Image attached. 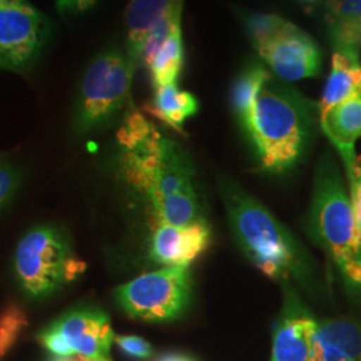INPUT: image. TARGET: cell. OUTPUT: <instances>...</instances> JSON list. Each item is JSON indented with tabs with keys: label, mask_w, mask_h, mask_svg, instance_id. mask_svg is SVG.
I'll return each mask as SVG.
<instances>
[{
	"label": "cell",
	"mask_w": 361,
	"mask_h": 361,
	"mask_svg": "<svg viewBox=\"0 0 361 361\" xmlns=\"http://www.w3.org/2000/svg\"><path fill=\"white\" fill-rule=\"evenodd\" d=\"M119 170L155 213L169 198L195 190L194 166L180 143L131 109L116 133Z\"/></svg>",
	"instance_id": "obj_1"
},
{
	"label": "cell",
	"mask_w": 361,
	"mask_h": 361,
	"mask_svg": "<svg viewBox=\"0 0 361 361\" xmlns=\"http://www.w3.org/2000/svg\"><path fill=\"white\" fill-rule=\"evenodd\" d=\"M320 123L319 104L271 78L258 95L246 130L261 166L284 173L307 154Z\"/></svg>",
	"instance_id": "obj_2"
},
{
	"label": "cell",
	"mask_w": 361,
	"mask_h": 361,
	"mask_svg": "<svg viewBox=\"0 0 361 361\" xmlns=\"http://www.w3.org/2000/svg\"><path fill=\"white\" fill-rule=\"evenodd\" d=\"M222 195L238 245L259 271L274 280L300 279L307 271L296 240L256 198L225 183Z\"/></svg>",
	"instance_id": "obj_3"
},
{
	"label": "cell",
	"mask_w": 361,
	"mask_h": 361,
	"mask_svg": "<svg viewBox=\"0 0 361 361\" xmlns=\"http://www.w3.org/2000/svg\"><path fill=\"white\" fill-rule=\"evenodd\" d=\"M310 219L337 268L352 284L361 286V232L343 177L329 157L317 168Z\"/></svg>",
	"instance_id": "obj_4"
},
{
	"label": "cell",
	"mask_w": 361,
	"mask_h": 361,
	"mask_svg": "<svg viewBox=\"0 0 361 361\" xmlns=\"http://www.w3.org/2000/svg\"><path fill=\"white\" fill-rule=\"evenodd\" d=\"M137 66L121 51H107L89 66L77 104V129H98L114 119L130 104L133 75Z\"/></svg>",
	"instance_id": "obj_5"
},
{
	"label": "cell",
	"mask_w": 361,
	"mask_h": 361,
	"mask_svg": "<svg viewBox=\"0 0 361 361\" xmlns=\"http://www.w3.org/2000/svg\"><path fill=\"white\" fill-rule=\"evenodd\" d=\"M85 262L73 256L65 237L52 228L27 233L15 253L16 276L31 296L50 295L85 271Z\"/></svg>",
	"instance_id": "obj_6"
},
{
	"label": "cell",
	"mask_w": 361,
	"mask_h": 361,
	"mask_svg": "<svg viewBox=\"0 0 361 361\" xmlns=\"http://www.w3.org/2000/svg\"><path fill=\"white\" fill-rule=\"evenodd\" d=\"M116 300L134 319L169 322L178 317L192 296L189 268L166 267L116 288Z\"/></svg>",
	"instance_id": "obj_7"
},
{
	"label": "cell",
	"mask_w": 361,
	"mask_h": 361,
	"mask_svg": "<svg viewBox=\"0 0 361 361\" xmlns=\"http://www.w3.org/2000/svg\"><path fill=\"white\" fill-rule=\"evenodd\" d=\"M114 340L109 316L95 308L71 310L39 334L40 344L56 357L110 360Z\"/></svg>",
	"instance_id": "obj_8"
},
{
	"label": "cell",
	"mask_w": 361,
	"mask_h": 361,
	"mask_svg": "<svg viewBox=\"0 0 361 361\" xmlns=\"http://www.w3.org/2000/svg\"><path fill=\"white\" fill-rule=\"evenodd\" d=\"M46 16L27 0H0V67L23 70L49 38Z\"/></svg>",
	"instance_id": "obj_9"
},
{
	"label": "cell",
	"mask_w": 361,
	"mask_h": 361,
	"mask_svg": "<svg viewBox=\"0 0 361 361\" xmlns=\"http://www.w3.org/2000/svg\"><path fill=\"white\" fill-rule=\"evenodd\" d=\"M257 52L271 71L284 82L316 78L322 73L323 52L319 44L290 22L269 44Z\"/></svg>",
	"instance_id": "obj_10"
},
{
	"label": "cell",
	"mask_w": 361,
	"mask_h": 361,
	"mask_svg": "<svg viewBox=\"0 0 361 361\" xmlns=\"http://www.w3.org/2000/svg\"><path fill=\"white\" fill-rule=\"evenodd\" d=\"M210 238L212 234L207 221L188 226L155 221L150 257L161 265L188 268L207 250Z\"/></svg>",
	"instance_id": "obj_11"
},
{
	"label": "cell",
	"mask_w": 361,
	"mask_h": 361,
	"mask_svg": "<svg viewBox=\"0 0 361 361\" xmlns=\"http://www.w3.org/2000/svg\"><path fill=\"white\" fill-rule=\"evenodd\" d=\"M320 128L338 152L352 182L360 170L355 146L361 138V92L322 113Z\"/></svg>",
	"instance_id": "obj_12"
},
{
	"label": "cell",
	"mask_w": 361,
	"mask_h": 361,
	"mask_svg": "<svg viewBox=\"0 0 361 361\" xmlns=\"http://www.w3.org/2000/svg\"><path fill=\"white\" fill-rule=\"evenodd\" d=\"M317 325L307 313H288L274 331L271 361H314Z\"/></svg>",
	"instance_id": "obj_13"
},
{
	"label": "cell",
	"mask_w": 361,
	"mask_h": 361,
	"mask_svg": "<svg viewBox=\"0 0 361 361\" xmlns=\"http://www.w3.org/2000/svg\"><path fill=\"white\" fill-rule=\"evenodd\" d=\"M314 361H361V325L349 320L319 323Z\"/></svg>",
	"instance_id": "obj_14"
},
{
	"label": "cell",
	"mask_w": 361,
	"mask_h": 361,
	"mask_svg": "<svg viewBox=\"0 0 361 361\" xmlns=\"http://www.w3.org/2000/svg\"><path fill=\"white\" fill-rule=\"evenodd\" d=\"M183 0H130L126 10L128 56L140 67V59L145 40L169 13Z\"/></svg>",
	"instance_id": "obj_15"
},
{
	"label": "cell",
	"mask_w": 361,
	"mask_h": 361,
	"mask_svg": "<svg viewBox=\"0 0 361 361\" xmlns=\"http://www.w3.org/2000/svg\"><path fill=\"white\" fill-rule=\"evenodd\" d=\"M359 92H361L359 51L336 50L332 56V67L325 83L323 98L319 104L320 114Z\"/></svg>",
	"instance_id": "obj_16"
},
{
	"label": "cell",
	"mask_w": 361,
	"mask_h": 361,
	"mask_svg": "<svg viewBox=\"0 0 361 361\" xmlns=\"http://www.w3.org/2000/svg\"><path fill=\"white\" fill-rule=\"evenodd\" d=\"M152 104L146 111L162 121L169 128L182 133L185 122L198 111V101L192 92L180 90L177 83L154 89Z\"/></svg>",
	"instance_id": "obj_17"
},
{
	"label": "cell",
	"mask_w": 361,
	"mask_h": 361,
	"mask_svg": "<svg viewBox=\"0 0 361 361\" xmlns=\"http://www.w3.org/2000/svg\"><path fill=\"white\" fill-rule=\"evenodd\" d=\"M271 78L265 66L255 62L246 65L233 82L231 104L240 126L245 131L250 125L261 89Z\"/></svg>",
	"instance_id": "obj_18"
},
{
	"label": "cell",
	"mask_w": 361,
	"mask_h": 361,
	"mask_svg": "<svg viewBox=\"0 0 361 361\" xmlns=\"http://www.w3.org/2000/svg\"><path fill=\"white\" fill-rule=\"evenodd\" d=\"M182 65H183V43H182V30L180 26L170 34V37L165 40V43L155 54L150 65L147 66L154 89L166 86L170 83H177Z\"/></svg>",
	"instance_id": "obj_19"
},
{
	"label": "cell",
	"mask_w": 361,
	"mask_h": 361,
	"mask_svg": "<svg viewBox=\"0 0 361 361\" xmlns=\"http://www.w3.org/2000/svg\"><path fill=\"white\" fill-rule=\"evenodd\" d=\"M241 20L256 50L269 44L288 23L284 18L273 13H243Z\"/></svg>",
	"instance_id": "obj_20"
},
{
	"label": "cell",
	"mask_w": 361,
	"mask_h": 361,
	"mask_svg": "<svg viewBox=\"0 0 361 361\" xmlns=\"http://www.w3.org/2000/svg\"><path fill=\"white\" fill-rule=\"evenodd\" d=\"M182 4H178L171 13H169L157 26L152 30L149 37L145 40L140 66L147 68L155 54L159 50V47L165 43V40L170 37V34L180 26V18H182Z\"/></svg>",
	"instance_id": "obj_21"
},
{
	"label": "cell",
	"mask_w": 361,
	"mask_h": 361,
	"mask_svg": "<svg viewBox=\"0 0 361 361\" xmlns=\"http://www.w3.org/2000/svg\"><path fill=\"white\" fill-rule=\"evenodd\" d=\"M26 325V314L18 305H10L0 314V361L13 348Z\"/></svg>",
	"instance_id": "obj_22"
},
{
	"label": "cell",
	"mask_w": 361,
	"mask_h": 361,
	"mask_svg": "<svg viewBox=\"0 0 361 361\" xmlns=\"http://www.w3.org/2000/svg\"><path fill=\"white\" fill-rule=\"evenodd\" d=\"M329 32L336 50L359 51L361 46V18L331 22Z\"/></svg>",
	"instance_id": "obj_23"
},
{
	"label": "cell",
	"mask_w": 361,
	"mask_h": 361,
	"mask_svg": "<svg viewBox=\"0 0 361 361\" xmlns=\"http://www.w3.org/2000/svg\"><path fill=\"white\" fill-rule=\"evenodd\" d=\"M116 345L119 349L131 357L135 359H149L153 356V348L142 337L138 336H116Z\"/></svg>",
	"instance_id": "obj_24"
},
{
	"label": "cell",
	"mask_w": 361,
	"mask_h": 361,
	"mask_svg": "<svg viewBox=\"0 0 361 361\" xmlns=\"http://www.w3.org/2000/svg\"><path fill=\"white\" fill-rule=\"evenodd\" d=\"M361 18V0H334L329 7L328 23Z\"/></svg>",
	"instance_id": "obj_25"
},
{
	"label": "cell",
	"mask_w": 361,
	"mask_h": 361,
	"mask_svg": "<svg viewBox=\"0 0 361 361\" xmlns=\"http://www.w3.org/2000/svg\"><path fill=\"white\" fill-rule=\"evenodd\" d=\"M16 186V174L13 169L0 162V207H3Z\"/></svg>",
	"instance_id": "obj_26"
},
{
	"label": "cell",
	"mask_w": 361,
	"mask_h": 361,
	"mask_svg": "<svg viewBox=\"0 0 361 361\" xmlns=\"http://www.w3.org/2000/svg\"><path fill=\"white\" fill-rule=\"evenodd\" d=\"M349 190H350V204H352V209L355 213V217L357 221L359 229L361 232V166L356 178L349 182Z\"/></svg>",
	"instance_id": "obj_27"
},
{
	"label": "cell",
	"mask_w": 361,
	"mask_h": 361,
	"mask_svg": "<svg viewBox=\"0 0 361 361\" xmlns=\"http://www.w3.org/2000/svg\"><path fill=\"white\" fill-rule=\"evenodd\" d=\"M97 0H58V10L62 13H78L87 11Z\"/></svg>",
	"instance_id": "obj_28"
},
{
	"label": "cell",
	"mask_w": 361,
	"mask_h": 361,
	"mask_svg": "<svg viewBox=\"0 0 361 361\" xmlns=\"http://www.w3.org/2000/svg\"><path fill=\"white\" fill-rule=\"evenodd\" d=\"M52 361H110V360H92L87 357H82V356H71V357H58Z\"/></svg>",
	"instance_id": "obj_29"
},
{
	"label": "cell",
	"mask_w": 361,
	"mask_h": 361,
	"mask_svg": "<svg viewBox=\"0 0 361 361\" xmlns=\"http://www.w3.org/2000/svg\"><path fill=\"white\" fill-rule=\"evenodd\" d=\"M300 3H302V4H305V6H308V7H312V6H314L317 1H320V0H298Z\"/></svg>",
	"instance_id": "obj_30"
}]
</instances>
